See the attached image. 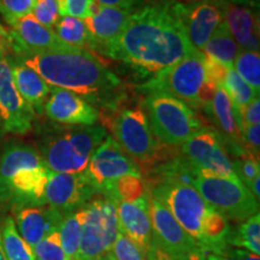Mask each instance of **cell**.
<instances>
[{
  "instance_id": "obj_31",
  "label": "cell",
  "mask_w": 260,
  "mask_h": 260,
  "mask_svg": "<svg viewBox=\"0 0 260 260\" xmlns=\"http://www.w3.org/2000/svg\"><path fill=\"white\" fill-rule=\"evenodd\" d=\"M233 68L256 93L260 90V54L255 51L240 50Z\"/></svg>"
},
{
  "instance_id": "obj_14",
  "label": "cell",
  "mask_w": 260,
  "mask_h": 260,
  "mask_svg": "<svg viewBox=\"0 0 260 260\" xmlns=\"http://www.w3.org/2000/svg\"><path fill=\"white\" fill-rule=\"evenodd\" d=\"M95 195H98L96 187L86 171L80 174H57L48 171L45 190L46 205L64 214L82 209Z\"/></svg>"
},
{
  "instance_id": "obj_13",
  "label": "cell",
  "mask_w": 260,
  "mask_h": 260,
  "mask_svg": "<svg viewBox=\"0 0 260 260\" xmlns=\"http://www.w3.org/2000/svg\"><path fill=\"white\" fill-rule=\"evenodd\" d=\"M86 174L96 187L98 194H103L117 180L126 175L141 176L139 165L111 135H107L90 155Z\"/></svg>"
},
{
  "instance_id": "obj_44",
  "label": "cell",
  "mask_w": 260,
  "mask_h": 260,
  "mask_svg": "<svg viewBox=\"0 0 260 260\" xmlns=\"http://www.w3.org/2000/svg\"><path fill=\"white\" fill-rule=\"evenodd\" d=\"M10 50V37L9 31L0 24V60L3 57L8 56V52Z\"/></svg>"
},
{
  "instance_id": "obj_9",
  "label": "cell",
  "mask_w": 260,
  "mask_h": 260,
  "mask_svg": "<svg viewBox=\"0 0 260 260\" xmlns=\"http://www.w3.org/2000/svg\"><path fill=\"white\" fill-rule=\"evenodd\" d=\"M193 187L226 220L245 222L259 213V201L240 180L199 172Z\"/></svg>"
},
{
  "instance_id": "obj_41",
  "label": "cell",
  "mask_w": 260,
  "mask_h": 260,
  "mask_svg": "<svg viewBox=\"0 0 260 260\" xmlns=\"http://www.w3.org/2000/svg\"><path fill=\"white\" fill-rule=\"evenodd\" d=\"M226 259L229 260H260L259 255L251 253L249 251L242 248H235V247H228L224 255Z\"/></svg>"
},
{
  "instance_id": "obj_35",
  "label": "cell",
  "mask_w": 260,
  "mask_h": 260,
  "mask_svg": "<svg viewBox=\"0 0 260 260\" xmlns=\"http://www.w3.org/2000/svg\"><path fill=\"white\" fill-rule=\"evenodd\" d=\"M232 161L234 171H235L237 178H239L247 188L249 187V184H251L256 177H260L259 159L253 157V155L245 154L241 155V157L235 158Z\"/></svg>"
},
{
  "instance_id": "obj_17",
  "label": "cell",
  "mask_w": 260,
  "mask_h": 260,
  "mask_svg": "<svg viewBox=\"0 0 260 260\" xmlns=\"http://www.w3.org/2000/svg\"><path fill=\"white\" fill-rule=\"evenodd\" d=\"M44 111L51 121L63 125L92 126L99 119V112L92 104L77 94L56 87L51 88Z\"/></svg>"
},
{
  "instance_id": "obj_45",
  "label": "cell",
  "mask_w": 260,
  "mask_h": 260,
  "mask_svg": "<svg viewBox=\"0 0 260 260\" xmlns=\"http://www.w3.org/2000/svg\"><path fill=\"white\" fill-rule=\"evenodd\" d=\"M147 259L148 260H180V259L172 258V256L169 255L168 253H165L164 251H161L159 247L153 245V243L151 245V249H149L147 253Z\"/></svg>"
},
{
  "instance_id": "obj_43",
  "label": "cell",
  "mask_w": 260,
  "mask_h": 260,
  "mask_svg": "<svg viewBox=\"0 0 260 260\" xmlns=\"http://www.w3.org/2000/svg\"><path fill=\"white\" fill-rule=\"evenodd\" d=\"M188 2H207V3H213L217 5H223V4H241L247 5L254 8H258V0H188Z\"/></svg>"
},
{
  "instance_id": "obj_46",
  "label": "cell",
  "mask_w": 260,
  "mask_h": 260,
  "mask_svg": "<svg viewBox=\"0 0 260 260\" xmlns=\"http://www.w3.org/2000/svg\"><path fill=\"white\" fill-rule=\"evenodd\" d=\"M0 260H8L4 253V247H3V239H2V220H0Z\"/></svg>"
},
{
  "instance_id": "obj_7",
  "label": "cell",
  "mask_w": 260,
  "mask_h": 260,
  "mask_svg": "<svg viewBox=\"0 0 260 260\" xmlns=\"http://www.w3.org/2000/svg\"><path fill=\"white\" fill-rule=\"evenodd\" d=\"M111 129L112 138L139 165L140 172L161 158L171 147L155 139L141 104L121 110L112 119Z\"/></svg>"
},
{
  "instance_id": "obj_8",
  "label": "cell",
  "mask_w": 260,
  "mask_h": 260,
  "mask_svg": "<svg viewBox=\"0 0 260 260\" xmlns=\"http://www.w3.org/2000/svg\"><path fill=\"white\" fill-rule=\"evenodd\" d=\"M204 60V54L195 51L140 84L138 89L145 94H169L188 106L199 109V93L205 81Z\"/></svg>"
},
{
  "instance_id": "obj_40",
  "label": "cell",
  "mask_w": 260,
  "mask_h": 260,
  "mask_svg": "<svg viewBox=\"0 0 260 260\" xmlns=\"http://www.w3.org/2000/svg\"><path fill=\"white\" fill-rule=\"evenodd\" d=\"M240 116V124L241 129L247 125H255L260 124V100L259 96L255 98L253 102L246 107ZM242 134V133H241Z\"/></svg>"
},
{
  "instance_id": "obj_27",
  "label": "cell",
  "mask_w": 260,
  "mask_h": 260,
  "mask_svg": "<svg viewBox=\"0 0 260 260\" xmlns=\"http://www.w3.org/2000/svg\"><path fill=\"white\" fill-rule=\"evenodd\" d=\"M54 32L68 46L86 50V47L90 48L92 45L90 35L83 19L63 16L54 27Z\"/></svg>"
},
{
  "instance_id": "obj_19",
  "label": "cell",
  "mask_w": 260,
  "mask_h": 260,
  "mask_svg": "<svg viewBox=\"0 0 260 260\" xmlns=\"http://www.w3.org/2000/svg\"><path fill=\"white\" fill-rule=\"evenodd\" d=\"M118 230L147 254L152 245L149 193L136 201H115Z\"/></svg>"
},
{
  "instance_id": "obj_10",
  "label": "cell",
  "mask_w": 260,
  "mask_h": 260,
  "mask_svg": "<svg viewBox=\"0 0 260 260\" xmlns=\"http://www.w3.org/2000/svg\"><path fill=\"white\" fill-rule=\"evenodd\" d=\"M79 259L100 260L111 251L118 234L115 201L98 194L84 205Z\"/></svg>"
},
{
  "instance_id": "obj_36",
  "label": "cell",
  "mask_w": 260,
  "mask_h": 260,
  "mask_svg": "<svg viewBox=\"0 0 260 260\" xmlns=\"http://www.w3.org/2000/svg\"><path fill=\"white\" fill-rule=\"evenodd\" d=\"M37 0H0V12L11 25L19 18L31 14Z\"/></svg>"
},
{
  "instance_id": "obj_21",
  "label": "cell",
  "mask_w": 260,
  "mask_h": 260,
  "mask_svg": "<svg viewBox=\"0 0 260 260\" xmlns=\"http://www.w3.org/2000/svg\"><path fill=\"white\" fill-rule=\"evenodd\" d=\"M64 213L51 206L23 207L16 210V228L30 247L59 229Z\"/></svg>"
},
{
  "instance_id": "obj_20",
  "label": "cell",
  "mask_w": 260,
  "mask_h": 260,
  "mask_svg": "<svg viewBox=\"0 0 260 260\" xmlns=\"http://www.w3.org/2000/svg\"><path fill=\"white\" fill-rule=\"evenodd\" d=\"M133 11L107 8L94 3L92 15L83 19L87 30L90 35V48L100 52L118 38Z\"/></svg>"
},
{
  "instance_id": "obj_25",
  "label": "cell",
  "mask_w": 260,
  "mask_h": 260,
  "mask_svg": "<svg viewBox=\"0 0 260 260\" xmlns=\"http://www.w3.org/2000/svg\"><path fill=\"white\" fill-rule=\"evenodd\" d=\"M83 210L80 209L74 212L64 214L59 229L60 243L64 254L68 260L79 259L81 235H82Z\"/></svg>"
},
{
  "instance_id": "obj_11",
  "label": "cell",
  "mask_w": 260,
  "mask_h": 260,
  "mask_svg": "<svg viewBox=\"0 0 260 260\" xmlns=\"http://www.w3.org/2000/svg\"><path fill=\"white\" fill-rule=\"evenodd\" d=\"M149 217L152 243L175 259L205 260L206 253L172 217L162 205L149 194Z\"/></svg>"
},
{
  "instance_id": "obj_22",
  "label": "cell",
  "mask_w": 260,
  "mask_h": 260,
  "mask_svg": "<svg viewBox=\"0 0 260 260\" xmlns=\"http://www.w3.org/2000/svg\"><path fill=\"white\" fill-rule=\"evenodd\" d=\"M223 22L240 50L259 52V16L254 8L241 4H223Z\"/></svg>"
},
{
  "instance_id": "obj_12",
  "label": "cell",
  "mask_w": 260,
  "mask_h": 260,
  "mask_svg": "<svg viewBox=\"0 0 260 260\" xmlns=\"http://www.w3.org/2000/svg\"><path fill=\"white\" fill-rule=\"evenodd\" d=\"M181 153L200 174L239 180L222 136L206 126L181 146Z\"/></svg>"
},
{
  "instance_id": "obj_37",
  "label": "cell",
  "mask_w": 260,
  "mask_h": 260,
  "mask_svg": "<svg viewBox=\"0 0 260 260\" xmlns=\"http://www.w3.org/2000/svg\"><path fill=\"white\" fill-rule=\"evenodd\" d=\"M61 17L69 16L79 19H86L92 15L94 0H58Z\"/></svg>"
},
{
  "instance_id": "obj_6",
  "label": "cell",
  "mask_w": 260,
  "mask_h": 260,
  "mask_svg": "<svg viewBox=\"0 0 260 260\" xmlns=\"http://www.w3.org/2000/svg\"><path fill=\"white\" fill-rule=\"evenodd\" d=\"M107 135L102 125L60 133L45 140L39 153L52 172L80 174L86 171L90 155Z\"/></svg>"
},
{
  "instance_id": "obj_15",
  "label": "cell",
  "mask_w": 260,
  "mask_h": 260,
  "mask_svg": "<svg viewBox=\"0 0 260 260\" xmlns=\"http://www.w3.org/2000/svg\"><path fill=\"white\" fill-rule=\"evenodd\" d=\"M34 110L16 88L12 76L11 58L0 60V121L5 132L24 135L31 129Z\"/></svg>"
},
{
  "instance_id": "obj_39",
  "label": "cell",
  "mask_w": 260,
  "mask_h": 260,
  "mask_svg": "<svg viewBox=\"0 0 260 260\" xmlns=\"http://www.w3.org/2000/svg\"><path fill=\"white\" fill-rule=\"evenodd\" d=\"M243 146L247 153L259 159L260 148V124L247 125L241 129Z\"/></svg>"
},
{
  "instance_id": "obj_42",
  "label": "cell",
  "mask_w": 260,
  "mask_h": 260,
  "mask_svg": "<svg viewBox=\"0 0 260 260\" xmlns=\"http://www.w3.org/2000/svg\"><path fill=\"white\" fill-rule=\"evenodd\" d=\"M94 3L107 8L123 9L128 11H135L138 5V0H94Z\"/></svg>"
},
{
  "instance_id": "obj_47",
  "label": "cell",
  "mask_w": 260,
  "mask_h": 260,
  "mask_svg": "<svg viewBox=\"0 0 260 260\" xmlns=\"http://www.w3.org/2000/svg\"><path fill=\"white\" fill-rule=\"evenodd\" d=\"M205 260H229V259H226L225 256L213 254V253H209V254L206 255V258H205Z\"/></svg>"
},
{
  "instance_id": "obj_28",
  "label": "cell",
  "mask_w": 260,
  "mask_h": 260,
  "mask_svg": "<svg viewBox=\"0 0 260 260\" xmlns=\"http://www.w3.org/2000/svg\"><path fill=\"white\" fill-rule=\"evenodd\" d=\"M228 245L242 248L259 255L260 254V214L256 213L241 223L234 230L232 228Z\"/></svg>"
},
{
  "instance_id": "obj_48",
  "label": "cell",
  "mask_w": 260,
  "mask_h": 260,
  "mask_svg": "<svg viewBox=\"0 0 260 260\" xmlns=\"http://www.w3.org/2000/svg\"><path fill=\"white\" fill-rule=\"evenodd\" d=\"M100 260H116V259L113 258V255L111 254V252H109V253H106V254L104 255Z\"/></svg>"
},
{
  "instance_id": "obj_30",
  "label": "cell",
  "mask_w": 260,
  "mask_h": 260,
  "mask_svg": "<svg viewBox=\"0 0 260 260\" xmlns=\"http://www.w3.org/2000/svg\"><path fill=\"white\" fill-rule=\"evenodd\" d=\"M148 194L144 178L134 175H126L117 180L109 189L102 195L110 198L113 201H136Z\"/></svg>"
},
{
  "instance_id": "obj_34",
  "label": "cell",
  "mask_w": 260,
  "mask_h": 260,
  "mask_svg": "<svg viewBox=\"0 0 260 260\" xmlns=\"http://www.w3.org/2000/svg\"><path fill=\"white\" fill-rule=\"evenodd\" d=\"M110 252L116 260H148L147 254L121 232L117 234Z\"/></svg>"
},
{
  "instance_id": "obj_23",
  "label": "cell",
  "mask_w": 260,
  "mask_h": 260,
  "mask_svg": "<svg viewBox=\"0 0 260 260\" xmlns=\"http://www.w3.org/2000/svg\"><path fill=\"white\" fill-rule=\"evenodd\" d=\"M11 69L19 94L31 106L34 112L41 113L44 111V104L51 93L50 84L37 71L19 60L11 59Z\"/></svg>"
},
{
  "instance_id": "obj_4",
  "label": "cell",
  "mask_w": 260,
  "mask_h": 260,
  "mask_svg": "<svg viewBox=\"0 0 260 260\" xmlns=\"http://www.w3.org/2000/svg\"><path fill=\"white\" fill-rule=\"evenodd\" d=\"M48 171L34 147L6 146L0 157V204L11 205L15 210L45 206Z\"/></svg>"
},
{
  "instance_id": "obj_38",
  "label": "cell",
  "mask_w": 260,
  "mask_h": 260,
  "mask_svg": "<svg viewBox=\"0 0 260 260\" xmlns=\"http://www.w3.org/2000/svg\"><path fill=\"white\" fill-rule=\"evenodd\" d=\"M205 65V80L209 81V82L216 84V86L220 87L225 79V75L228 73L229 68L225 65L219 63V61L212 59L205 56L204 60Z\"/></svg>"
},
{
  "instance_id": "obj_24",
  "label": "cell",
  "mask_w": 260,
  "mask_h": 260,
  "mask_svg": "<svg viewBox=\"0 0 260 260\" xmlns=\"http://www.w3.org/2000/svg\"><path fill=\"white\" fill-rule=\"evenodd\" d=\"M200 52L204 56L212 58L228 68H233L240 47L230 34L226 24L222 22Z\"/></svg>"
},
{
  "instance_id": "obj_2",
  "label": "cell",
  "mask_w": 260,
  "mask_h": 260,
  "mask_svg": "<svg viewBox=\"0 0 260 260\" xmlns=\"http://www.w3.org/2000/svg\"><path fill=\"white\" fill-rule=\"evenodd\" d=\"M17 60L37 71L50 86L77 94L89 104L113 109L123 96L121 79L87 50L35 52L17 56Z\"/></svg>"
},
{
  "instance_id": "obj_18",
  "label": "cell",
  "mask_w": 260,
  "mask_h": 260,
  "mask_svg": "<svg viewBox=\"0 0 260 260\" xmlns=\"http://www.w3.org/2000/svg\"><path fill=\"white\" fill-rule=\"evenodd\" d=\"M9 37L10 50L14 51L17 56L35 52L67 50L71 47L59 40L53 29L39 23L31 14L11 24Z\"/></svg>"
},
{
  "instance_id": "obj_5",
  "label": "cell",
  "mask_w": 260,
  "mask_h": 260,
  "mask_svg": "<svg viewBox=\"0 0 260 260\" xmlns=\"http://www.w3.org/2000/svg\"><path fill=\"white\" fill-rule=\"evenodd\" d=\"M155 139L178 147L205 128L190 106L164 93L146 94L141 103Z\"/></svg>"
},
{
  "instance_id": "obj_32",
  "label": "cell",
  "mask_w": 260,
  "mask_h": 260,
  "mask_svg": "<svg viewBox=\"0 0 260 260\" xmlns=\"http://www.w3.org/2000/svg\"><path fill=\"white\" fill-rule=\"evenodd\" d=\"M35 260H68L61 248L59 232H53L50 235L31 247Z\"/></svg>"
},
{
  "instance_id": "obj_16",
  "label": "cell",
  "mask_w": 260,
  "mask_h": 260,
  "mask_svg": "<svg viewBox=\"0 0 260 260\" xmlns=\"http://www.w3.org/2000/svg\"><path fill=\"white\" fill-rule=\"evenodd\" d=\"M176 11L184 34L195 50L201 51L223 22L219 5L207 2H176Z\"/></svg>"
},
{
  "instance_id": "obj_26",
  "label": "cell",
  "mask_w": 260,
  "mask_h": 260,
  "mask_svg": "<svg viewBox=\"0 0 260 260\" xmlns=\"http://www.w3.org/2000/svg\"><path fill=\"white\" fill-rule=\"evenodd\" d=\"M2 239L8 260H35L31 247L19 235L11 216H6L2 222Z\"/></svg>"
},
{
  "instance_id": "obj_1",
  "label": "cell",
  "mask_w": 260,
  "mask_h": 260,
  "mask_svg": "<svg viewBox=\"0 0 260 260\" xmlns=\"http://www.w3.org/2000/svg\"><path fill=\"white\" fill-rule=\"evenodd\" d=\"M176 2L153 0L136 9L118 38L100 53L128 65L140 79H151L198 51L184 34Z\"/></svg>"
},
{
  "instance_id": "obj_3",
  "label": "cell",
  "mask_w": 260,
  "mask_h": 260,
  "mask_svg": "<svg viewBox=\"0 0 260 260\" xmlns=\"http://www.w3.org/2000/svg\"><path fill=\"white\" fill-rule=\"evenodd\" d=\"M148 193L172 214L182 229L198 242L206 254L224 255L232 226L194 187L180 183H157Z\"/></svg>"
},
{
  "instance_id": "obj_29",
  "label": "cell",
  "mask_w": 260,
  "mask_h": 260,
  "mask_svg": "<svg viewBox=\"0 0 260 260\" xmlns=\"http://www.w3.org/2000/svg\"><path fill=\"white\" fill-rule=\"evenodd\" d=\"M222 87L233 102L237 113H241L255 98L259 96V93H256L245 80H242L234 68L228 69Z\"/></svg>"
},
{
  "instance_id": "obj_33",
  "label": "cell",
  "mask_w": 260,
  "mask_h": 260,
  "mask_svg": "<svg viewBox=\"0 0 260 260\" xmlns=\"http://www.w3.org/2000/svg\"><path fill=\"white\" fill-rule=\"evenodd\" d=\"M31 15L39 23L53 29L61 18L58 0H37Z\"/></svg>"
}]
</instances>
